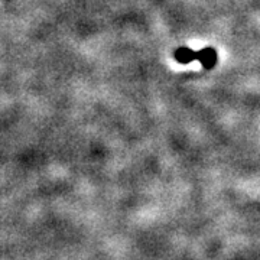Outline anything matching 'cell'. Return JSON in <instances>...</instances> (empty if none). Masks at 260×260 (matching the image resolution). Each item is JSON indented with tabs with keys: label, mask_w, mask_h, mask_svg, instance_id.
I'll return each mask as SVG.
<instances>
[{
	"label": "cell",
	"mask_w": 260,
	"mask_h": 260,
	"mask_svg": "<svg viewBox=\"0 0 260 260\" xmlns=\"http://www.w3.org/2000/svg\"><path fill=\"white\" fill-rule=\"evenodd\" d=\"M217 51L211 47H207L201 51H198V61L204 67L205 70H213L215 64H217Z\"/></svg>",
	"instance_id": "6da1fadb"
},
{
	"label": "cell",
	"mask_w": 260,
	"mask_h": 260,
	"mask_svg": "<svg viewBox=\"0 0 260 260\" xmlns=\"http://www.w3.org/2000/svg\"><path fill=\"white\" fill-rule=\"evenodd\" d=\"M175 59L179 64H189L192 61H198V51L186 47L178 48L175 51Z\"/></svg>",
	"instance_id": "7a4b0ae2"
}]
</instances>
